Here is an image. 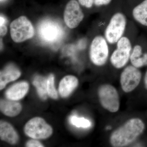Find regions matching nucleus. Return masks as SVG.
I'll use <instances>...</instances> for the list:
<instances>
[{
	"label": "nucleus",
	"mask_w": 147,
	"mask_h": 147,
	"mask_svg": "<svg viewBox=\"0 0 147 147\" xmlns=\"http://www.w3.org/2000/svg\"><path fill=\"white\" fill-rule=\"evenodd\" d=\"M27 147H44L40 142L35 140H31L27 142Z\"/></svg>",
	"instance_id": "nucleus-22"
},
{
	"label": "nucleus",
	"mask_w": 147,
	"mask_h": 147,
	"mask_svg": "<svg viewBox=\"0 0 147 147\" xmlns=\"http://www.w3.org/2000/svg\"><path fill=\"white\" fill-rule=\"evenodd\" d=\"M33 84L36 88L40 97L45 100L47 98V79L42 76H36L33 81Z\"/></svg>",
	"instance_id": "nucleus-18"
},
{
	"label": "nucleus",
	"mask_w": 147,
	"mask_h": 147,
	"mask_svg": "<svg viewBox=\"0 0 147 147\" xmlns=\"http://www.w3.org/2000/svg\"><path fill=\"white\" fill-rule=\"evenodd\" d=\"M84 13L76 0H70L66 5L64 19L66 25L71 29L78 27L84 18Z\"/></svg>",
	"instance_id": "nucleus-10"
},
{
	"label": "nucleus",
	"mask_w": 147,
	"mask_h": 147,
	"mask_svg": "<svg viewBox=\"0 0 147 147\" xmlns=\"http://www.w3.org/2000/svg\"><path fill=\"white\" fill-rule=\"evenodd\" d=\"M21 72L14 66L10 65L7 66L0 73V89H3L9 82L18 79Z\"/></svg>",
	"instance_id": "nucleus-13"
},
{
	"label": "nucleus",
	"mask_w": 147,
	"mask_h": 147,
	"mask_svg": "<svg viewBox=\"0 0 147 147\" xmlns=\"http://www.w3.org/2000/svg\"><path fill=\"white\" fill-rule=\"evenodd\" d=\"M6 20L5 18H4L2 16H1L0 17V25L5 24Z\"/></svg>",
	"instance_id": "nucleus-26"
},
{
	"label": "nucleus",
	"mask_w": 147,
	"mask_h": 147,
	"mask_svg": "<svg viewBox=\"0 0 147 147\" xmlns=\"http://www.w3.org/2000/svg\"><path fill=\"white\" fill-rule=\"evenodd\" d=\"M78 1L80 4L88 8H91L94 3V0H78Z\"/></svg>",
	"instance_id": "nucleus-21"
},
{
	"label": "nucleus",
	"mask_w": 147,
	"mask_h": 147,
	"mask_svg": "<svg viewBox=\"0 0 147 147\" xmlns=\"http://www.w3.org/2000/svg\"><path fill=\"white\" fill-rule=\"evenodd\" d=\"M127 25L126 16L123 13H115L110 18L104 32V37L110 44H115L119 41L125 31Z\"/></svg>",
	"instance_id": "nucleus-3"
},
{
	"label": "nucleus",
	"mask_w": 147,
	"mask_h": 147,
	"mask_svg": "<svg viewBox=\"0 0 147 147\" xmlns=\"http://www.w3.org/2000/svg\"><path fill=\"white\" fill-rule=\"evenodd\" d=\"M34 34V27L26 16H21L11 24V36L14 42H23L32 38Z\"/></svg>",
	"instance_id": "nucleus-4"
},
{
	"label": "nucleus",
	"mask_w": 147,
	"mask_h": 147,
	"mask_svg": "<svg viewBox=\"0 0 147 147\" xmlns=\"http://www.w3.org/2000/svg\"><path fill=\"white\" fill-rule=\"evenodd\" d=\"M132 14L137 23L147 27V0H143L136 6L132 10Z\"/></svg>",
	"instance_id": "nucleus-16"
},
{
	"label": "nucleus",
	"mask_w": 147,
	"mask_h": 147,
	"mask_svg": "<svg viewBox=\"0 0 147 147\" xmlns=\"http://www.w3.org/2000/svg\"><path fill=\"white\" fill-rule=\"evenodd\" d=\"M145 129V124L142 120L131 119L112 133L110 136V144L116 147L127 146L141 135Z\"/></svg>",
	"instance_id": "nucleus-1"
},
{
	"label": "nucleus",
	"mask_w": 147,
	"mask_h": 147,
	"mask_svg": "<svg viewBox=\"0 0 147 147\" xmlns=\"http://www.w3.org/2000/svg\"><path fill=\"white\" fill-rule=\"evenodd\" d=\"M131 41L126 36H122L117 43V48L110 57V62L116 68H122L126 65L132 51Z\"/></svg>",
	"instance_id": "nucleus-6"
},
{
	"label": "nucleus",
	"mask_w": 147,
	"mask_h": 147,
	"mask_svg": "<svg viewBox=\"0 0 147 147\" xmlns=\"http://www.w3.org/2000/svg\"><path fill=\"white\" fill-rule=\"evenodd\" d=\"M29 89V85L26 82H21L14 84L9 88L5 93V95L10 100H20L26 95Z\"/></svg>",
	"instance_id": "nucleus-11"
},
{
	"label": "nucleus",
	"mask_w": 147,
	"mask_h": 147,
	"mask_svg": "<svg viewBox=\"0 0 147 147\" xmlns=\"http://www.w3.org/2000/svg\"><path fill=\"white\" fill-rule=\"evenodd\" d=\"M142 72L139 68L129 65L124 69L120 77L121 88L124 92L128 93L135 89L141 82Z\"/></svg>",
	"instance_id": "nucleus-9"
},
{
	"label": "nucleus",
	"mask_w": 147,
	"mask_h": 147,
	"mask_svg": "<svg viewBox=\"0 0 147 147\" xmlns=\"http://www.w3.org/2000/svg\"><path fill=\"white\" fill-rule=\"evenodd\" d=\"M25 133L34 139H45L51 136L53 129L43 119L35 117L31 119L25 125Z\"/></svg>",
	"instance_id": "nucleus-8"
},
{
	"label": "nucleus",
	"mask_w": 147,
	"mask_h": 147,
	"mask_svg": "<svg viewBox=\"0 0 147 147\" xmlns=\"http://www.w3.org/2000/svg\"><path fill=\"white\" fill-rule=\"evenodd\" d=\"M98 95L100 104L103 108L111 113L118 111L119 97L115 87L109 84L102 85L98 89Z\"/></svg>",
	"instance_id": "nucleus-7"
},
{
	"label": "nucleus",
	"mask_w": 147,
	"mask_h": 147,
	"mask_svg": "<svg viewBox=\"0 0 147 147\" xmlns=\"http://www.w3.org/2000/svg\"><path fill=\"white\" fill-rule=\"evenodd\" d=\"M78 80L75 76L68 75L64 77L61 81L59 92L62 97H67L78 85Z\"/></svg>",
	"instance_id": "nucleus-15"
},
{
	"label": "nucleus",
	"mask_w": 147,
	"mask_h": 147,
	"mask_svg": "<svg viewBox=\"0 0 147 147\" xmlns=\"http://www.w3.org/2000/svg\"><path fill=\"white\" fill-rule=\"evenodd\" d=\"M47 91L50 97L54 99L57 98V92L55 87V77L53 74H50L47 79Z\"/></svg>",
	"instance_id": "nucleus-19"
},
{
	"label": "nucleus",
	"mask_w": 147,
	"mask_h": 147,
	"mask_svg": "<svg viewBox=\"0 0 147 147\" xmlns=\"http://www.w3.org/2000/svg\"><path fill=\"white\" fill-rule=\"evenodd\" d=\"M131 64L139 68L147 66V52H144L143 47L137 44L133 47L130 57Z\"/></svg>",
	"instance_id": "nucleus-12"
},
{
	"label": "nucleus",
	"mask_w": 147,
	"mask_h": 147,
	"mask_svg": "<svg viewBox=\"0 0 147 147\" xmlns=\"http://www.w3.org/2000/svg\"><path fill=\"white\" fill-rule=\"evenodd\" d=\"M0 108L1 111L5 115L14 117L21 112L22 107L19 102L15 100H1Z\"/></svg>",
	"instance_id": "nucleus-17"
},
{
	"label": "nucleus",
	"mask_w": 147,
	"mask_h": 147,
	"mask_svg": "<svg viewBox=\"0 0 147 147\" xmlns=\"http://www.w3.org/2000/svg\"><path fill=\"white\" fill-rule=\"evenodd\" d=\"M108 42L105 37L98 35L95 37L90 48V57L95 65L101 66L105 64L109 55Z\"/></svg>",
	"instance_id": "nucleus-5"
},
{
	"label": "nucleus",
	"mask_w": 147,
	"mask_h": 147,
	"mask_svg": "<svg viewBox=\"0 0 147 147\" xmlns=\"http://www.w3.org/2000/svg\"><path fill=\"white\" fill-rule=\"evenodd\" d=\"M0 137L3 141L14 144L18 142V134L13 127L6 122L1 121L0 123Z\"/></svg>",
	"instance_id": "nucleus-14"
},
{
	"label": "nucleus",
	"mask_w": 147,
	"mask_h": 147,
	"mask_svg": "<svg viewBox=\"0 0 147 147\" xmlns=\"http://www.w3.org/2000/svg\"><path fill=\"white\" fill-rule=\"evenodd\" d=\"M3 1V0H1V1Z\"/></svg>",
	"instance_id": "nucleus-27"
},
{
	"label": "nucleus",
	"mask_w": 147,
	"mask_h": 147,
	"mask_svg": "<svg viewBox=\"0 0 147 147\" xmlns=\"http://www.w3.org/2000/svg\"><path fill=\"white\" fill-rule=\"evenodd\" d=\"M7 32V28L5 24L0 25V34L1 36L5 35Z\"/></svg>",
	"instance_id": "nucleus-24"
},
{
	"label": "nucleus",
	"mask_w": 147,
	"mask_h": 147,
	"mask_svg": "<svg viewBox=\"0 0 147 147\" xmlns=\"http://www.w3.org/2000/svg\"><path fill=\"white\" fill-rule=\"evenodd\" d=\"M70 122L71 124L78 127L87 128L91 125V123L88 120L84 118H78L75 116H71L70 118Z\"/></svg>",
	"instance_id": "nucleus-20"
},
{
	"label": "nucleus",
	"mask_w": 147,
	"mask_h": 147,
	"mask_svg": "<svg viewBox=\"0 0 147 147\" xmlns=\"http://www.w3.org/2000/svg\"><path fill=\"white\" fill-rule=\"evenodd\" d=\"M144 82L145 88L147 90V70L145 73L144 78Z\"/></svg>",
	"instance_id": "nucleus-25"
},
{
	"label": "nucleus",
	"mask_w": 147,
	"mask_h": 147,
	"mask_svg": "<svg viewBox=\"0 0 147 147\" xmlns=\"http://www.w3.org/2000/svg\"><path fill=\"white\" fill-rule=\"evenodd\" d=\"M112 0H94V4L97 6H101L109 4Z\"/></svg>",
	"instance_id": "nucleus-23"
},
{
	"label": "nucleus",
	"mask_w": 147,
	"mask_h": 147,
	"mask_svg": "<svg viewBox=\"0 0 147 147\" xmlns=\"http://www.w3.org/2000/svg\"><path fill=\"white\" fill-rule=\"evenodd\" d=\"M38 33L42 42L52 46L59 44L65 34L61 24L49 19H45L40 22L38 25Z\"/></svg>",
	"instance_id": "nucleus-2"
}]
</instances>
